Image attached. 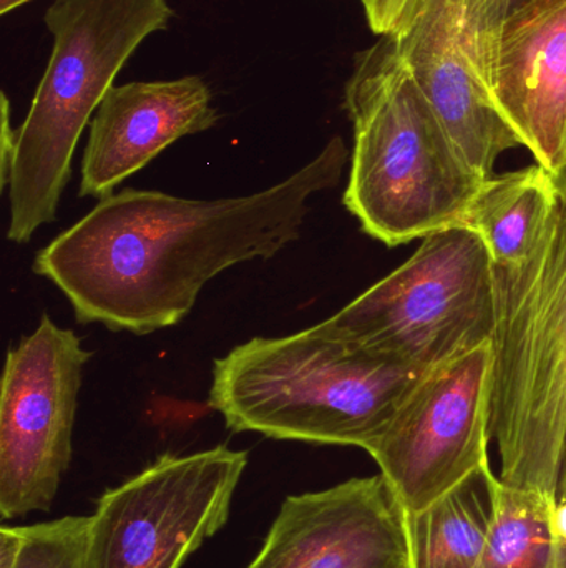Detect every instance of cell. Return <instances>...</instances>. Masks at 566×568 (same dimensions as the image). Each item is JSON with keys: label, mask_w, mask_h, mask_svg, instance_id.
I'll list each match as a JSON object with an SVG mask.
<instances>
[{"label": "cell", "mask_w": 566, "mask_h": 568, "mask_svg": "<svg viewBox=\"0 0 566 568\" xmlns=\"http://www.w3.org/2000/svg\"><path fill=\"white\" fill-rule=\"evenodd\" d=\"M348 159L344 140L332 136L281 183L238 199L122 190L40 250L33 273L65 294L79 323L136 336L166 329L219 273L296 242L309 200L338 185Z\"/></svg>", "instance_id": "cell-1"}, {"label": "cell", "mask_w": 566, "mask_h": 568, "mask_svg": "<svg viewBox=\"0 0 566 568\" xmlns=\"http://www.w3.org/2000/svg\"><path fill=\"white\" fill-rule=\"evenodd\" d=\"M424 374L319 323L218 357L208 406L233 433L368 450Z\"/></svg>", "instance_id": "cell-2"}, {"label": "cell", "mask_w": 566, "mask_h": 568, "mask_svg": "<svg viewBox=\"0 0 566 568\" xmlns=\"http://www.w3.org/2000/svg\"><path fill=\"white\" fill-rule=\"evenodd\" d=\"M173 17L168 0H55L47 9L52 53L19 129L10 125L2 93L0 176L2 189L9 186V242L29 243L56 219L80 135L140 43Z\"/></svg>", "instance_id": "cell-3"}, {"label": "cell", "mask_w": 566, "mask_h": 568, "mask_svg": "<svg viewBox=\"0 0 566 568\" xmlns=\"http://www.w3.org/2000/svg\"><path fill=\"white\" fill-rule=\"evenodd\" d=\"M344 106L354 130L344 205L362 230L392 248L454 226L485 180L449 139L394 37L356 53Z\"/></svg>", "instance_id": "cell-4"}, {"label": "cell", "mask_w": 566, "mask_h": 568, "mask_svg": "<svg viewBox=\"0 0 566 568\" xmlns=\"http://www.w3.org/2000/svg\"><path fill=\"white\" fill-rule=\"evenodd\" d=\"M492 437L498 480L558 500L566 444V203L521 265L495 266Z\"/></svg>", "instance_id": "cell-5"}, {"label": "cell", "mask_w": 566, "mask_h": 568, "mask_svg": "<svg viewBox=\"0 0 566 568\" xmlns=\"http://www.w3.org/2000/svg\"><path fill=\"white\" fill-rule=\"evenodd\" d=\"M322 327L411 369L444 366L492 343L494 262L464 226L425 236L421 248Z\"/></svg>", "instance_id": "cell-6"}, {"label": "cell", "mask_w": 566, "mask_h": 568, "mask_svg": "<svg viewBox=\"0 0 566 568\" xmlns=\"http://www.w3.org/2000/svg\"><path fill=\"white\" fill-rule=\"evenodd\" d=\"M246 450L163 454L105 490L90 516L86 568H182L228 524Z\"/></svg>", "instance_id": "cell-7"}, {"label": "cell", "mask_w": 566, "mask_h": 568, "mask_svg": "<svg viewBox=\"0 0 566 568\" xmlns=\"http://www.w3.org/2000/svg\"><path fill=\"white\" fill-rule=\"evenodd\" d=\"M92 353L43 314L6 357L0 389V517L49 513L72 460L83 367Z\"/></svg>", "instance_id": "cell-8"}, {"label": "cell", "mask_w": 566, "mask_h": 568, "mask_svg": "<svg viewBox=\"0 0 566 568\" xmlns=\"http://www.w3.org/2000/svg\"><path fill=\"white\" fill-rule=\"evenodd\" d=\"M494 347L484 344L422 376L366 453L402 517L428 509L488 464Z\"/></svg>", "instance_id": "cell-9"}, {"label": "cell", "mask_w": 566, "mask_h": 568, "mask_svg": "<svg viewBox=\"0 0 566 568\" xmlns=\"http://www.w3.org/2000/svg\"><path fill=\"white\" fill-rule=\"evenodd\" d=\"M481 12L482 0H425L394 40L464 162L488 180L498 156L522 142L492 99Z\"/></svg>", "instance_id": "cell-10"}, {"label": "cell", "mask_w": 566, "mask_h": 568, "mask_svg": "<svg viewBox=\"0 0 566 568\" xmlns=\"http://www.w3.org/2000/svg\"><path fill=\"white\" fill-rule=\"evenodd\" d=\"M246 568H409L404 517L381 474L289 496Z\"/></svg>", "instance_id": "cell-11"}, {"label": "cell", "mask_w": 566, "mask_h": 568, "mask_svg": "<svg viewBox=\"0 0 566 568\" xmlns=\"http://www.w3.org/2000/svg\"><path fill=\"white\" fill-rule=\"evenodd\" d=\"M491 93L522 146L560 183L566 175V0H534L505 20Z\"/></svg>", "instance_id": "cell-12"}, {"label": "cell", "mask_w": 566, "mask_h": 568, "mask_svg": "<svg viewBox=\"0 0 566 568\" xmlns=\"http://www.w3.org/2000/svg\"><path fill=\"white\" fill-rule=\"evenodd\" d=\"M212 90L198 75L113 85L90 122L82 199L103 200L183 136L218 123Z\"/></svg>", "instance_id": "cell-13"}, {"label": "cell", "mask_w": 566, "mask_h": 568, "mask_svg": "<svg viewBox=\"0 0 566 568\" xmlns=\"http://www.w3.org/2000/svg\"><path fill=\"white\" fill-rule=\"evenodd\" d=\"M562 195L544 166L485 180L454 226L484 240L495 266H515L528 258L547 235Z\"/></svg>", "instance_id": "cell-14"}, {"label": "cell", "mask_w": 566, "mask_h": 568, "mask_svg": "<svg viewBox=\"0 0 566 568\" xmlns=\"http://www.w3.org/2000/svg\"><path fill=\"white\" fill-rule=\"evenodd\" d=\"M497 479L484 467L428 509L404 517L409 568H477L494 519Z\"/></svg>", "instance_id": "cell-15"}, {"label": "cell", "mask_w": 566, "mask_h": 568, "mask_svg": "<svg viewBox=\"0 0 566 568\" xmlns=\"http://www.w3.org/2000/svg\"><path fill=\"white\" fill-rule=\"evenodd\" d=\"M557 504L497 479L494 519L477 568H566V547L552 527Z\"/></svg>", "instance_id": "cell-16"}, {"label": "cell", "mask_w": 566, "mask_h": 568, "mask_svg": "<svg viewBox=\"0 0 566 568\" xmlns=\"http://www.w3.org/2000/svg\"><path fill=\"white\" fill-rule=\"evenodd\" d=\"M90 516L0 529V568H86Z\"/></svg>", "instance_id": "cell-17"}, {"label": "cell", "mask_w": 566, "mask_h": 568, "mask_svg": "<svg viewBox=\"0 0 566 568\" xmlns=\"http://www.w3.org/2000/svg\"><path fill=\"white\" fill-rule=\"evenodd\" d=\"M372 32L398 37L411 27L425 0H359Z\"/></svg>", "instance_id": "cell-18"}, {"label": "cell", "mask_w": 566, "mask_h": 568, "mask_svg": "<svg viewBox=\"0 0 566 568\" xmlns=\"http://www.w3.org/2000/svg\"><path fill=\"white\" fill-rule=\"evenodd\" d=\"M531 2L534 0H482V42H484L485 57H487L488 85H491L492 69H494L498 40H501L505 20Z\"/></svg>", "instance_id": "cell-19"}, {"label": "cell", "mask_w": 566, "mask_h": 568, "mask_svg": "<svg viewBox=\"0 0 566 568\" xmlns=\"http://www.w3.org/2000/svg\"><path fill=\"white\" fill-rule=\"evenodd\" d=\"M552 527H554V534L558 542L566 547V503H558L555 507Z\"/></svg>", "instance_id": "cell-20"}, {"label": "cell", "mask_w": 566, "mask_h": 568, "mask_svg": "<svg viewBox=\"0 0 566 568\" xmlns=\"http://www.w3.org/2000/svg\"><path fill=\"white\" fill-rule=\"evenodd\" d=\"M29 2H32V0H0V13L7 16V13L13 12V10Z\"/></svg>", "instance_id": "cell-21"}, {"label": "cell", "mask_w": 566, "mask_h": 568, "mask_svg": "<svg viewBox=\"0 0 566 568\" xmlns=\"http://www.w3.org/2000/svg\"><path fill=\"white\" fill-rule=\"evenodd\" d=\"M558 503H566V444L564 463H562L560 484H558Z\"/></svg>", "instance_id": "cell-22"}, {"label": "cell", "mask_w": 566, "mask_h": 568, "mask_svg": "<svg viewBox=\"0 0 566 568\" xmlns=\"http://www.w3.org/2000/svg\"><path fill=\"white\" fill-rule=\"evenodd\" d=\"M558 190H560L562 200L566 203V175L560 183H557Z\"/></svg>", "instance_id": "cell-23"}]
</instances>
